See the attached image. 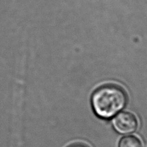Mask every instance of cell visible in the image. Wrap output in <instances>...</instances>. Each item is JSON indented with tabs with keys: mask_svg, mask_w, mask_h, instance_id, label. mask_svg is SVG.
Instances as JSON below:
<instances>
[{
	"mask_svg": "<svg viewBox=\"0 0 147 147\" xmlns=\"http://www.w3.org/2000/svg\"><path fill=\"white\" fill-rule=\"evenodd\" d=\"M112 119L113 129L121 135H130L138 130V118L130 111H121Z\"/></svg>",
	"mask_w": 147,
	"mask_h": 147,
	"instance_id": "cell-2",
	"label": "cell"
},
{
	"mask_svg": "<svg viewBox=\"0 0 147 147\" xmlns=\"http://www.w3.org/2000/svg\"><path fill=\"white\" fill-rule=\"evenodd\" d=\"M69 147H88L87 146L84 145V144H73V145L70 146Z\"/></svg>",
	"mask_w": 147,
	"mask_h": 147,
	"instance_id": "cell-4",
	"label": "cell"
},
{
	"mask_svg": "<svg viewBox=\"0 0 147 147\" xmlns=\"http://www.w3.org/2000/svg\"><path fill=\"white\" fill-rule=\"evenodd\" d=\"M119 147H143L141 139L132 135L123 137L119 143Z\"/></svg>",
	"mask_w": 147,
	"mask_h": 147,
	"instance_id": "cell-3",
	"label": "cell"
},
{
	"mask_svg": "<svg viewBox=\"0 0 147 147\" xmlns=\"http://www.w3.org/2000/svg\"><path fill=\"white\" fill-rule=\"evenodd\" d=\"M128 102L127 94L120 86L109 84L98 88L92 96L93 110L98 117L112 119L121 112Z\"/></svg>",
	"mask_w": 147,
	"mask_h": 147,
	"instance_id": "cell-1",
	"label": "cell"
}]
</instances>
